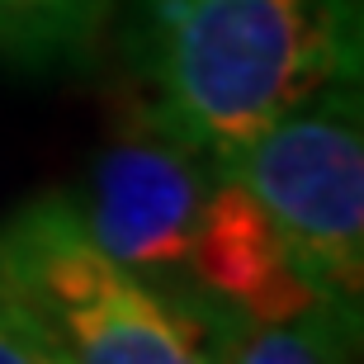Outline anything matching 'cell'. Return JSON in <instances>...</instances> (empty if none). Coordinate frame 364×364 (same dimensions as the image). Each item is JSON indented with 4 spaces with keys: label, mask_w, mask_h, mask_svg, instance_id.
Instances as JSON below:
<instances>
[{
    "label": "cell",
    "mask_w": 364,
    "mask_h": 364,
    "mask_svg": "<svg viewBox=\"0 0 364 364\" xmlns=\"http://www.w3.org/2000/svg\"><path fill=\"white\" fill-rule=\"evenodd\" d=\"M147 105L213 161L360 71V0H123Z\"/></svg>",
    "instance_id": "6da1fadb"
},
{
    "label": "cell",
    "mask_w": 364,
    "mask_h": 364,
    "mask_svg": "<svg viewBox=\"0 0 364 364\" xmlns=\"http://www.w3.org/2000/svg\"><path fill=\"white\" fill-rule=\"evenodd\" d=\"M0 294L71 364H218V336L237 322L213 298L161 294L109 260L71 194H43L0 228Z\"/></svg>",
    "instance_id": "7a4b0ae2"
},
{
    "label": "cell",
    "mask_w": 364,
    "mask_h": 364,
    "mask_svg": "<svg viewBox=\"0 0 364 364\" xmlns=\"http://www.w3.org/2000/svg\"><path fill=\"white\" fill-rule=\"evenodd\" d=\"M218 176L265 208L308 284L331 303H360L364 284V133L360 71L308 95L260 128Z\"/></svg>",
    "instance_id": "3957f363"
},
{
    "label": "cell",
    "mask_w": 364,
    "mask_h": 364,
    "mask_svg": "<svg viewBox=\"0 0 364 364\" xmlns=\"http://www.w3.org/2000/svg\"><path fill=\"white\" fill-rule=\"evenodd\" d=\"M218 180L208 151L176 133L156 109H142L105 142L90 194L76 199L90 242L161 294L185 289V265L203 199Z\"/></svg>",
    "instance_id": "277c9868"
},
{
    "label": "cell",
    "mask_w": 364,
    "mask_h": 364,
    "mask_svg": "<svg viewBox=\"0 0 364 364\" xmlns=\"http://www.w3.org/2000/svg\"><path fill=\"white\" fill-rule=\"evenodd\" d=\"M185 289L223 303L246 322H284L317 303H331L294 265L265 208L228 176H218L203 199L185 265Z\"/></svg>",
    "instance_id": "5b68a950"
},
{
    "label": "cell",
    "mask_w": 364,
    "mask_h": 364,
    "mask_svg": "<svg viewBox=\"0 0 364 364\" xmlns=\"http://www.w3.org/2000/svg\"><path fill=\"white\" fill-rule=\"evenodd\" d=\"M123 0H0V67L5 71H76L100 48Z\"/></svg>",
    "instance_id": "8992f818"
},
{
    "label": "cell",
    "mask_w": 364,
    "mask_h": 364,
    "mask_svg": "<svg viewBox=\"0 0 364 364\" xmlns=\"http://www.w3.org/2000/svg\"><path fill=\"white\" fill-rule=\"evenodd\" d=\"M360 308L317 303L284 322H237L218 336V364H355Z\"/></svg>",
    "instance_id": "52a82bcc"
},
{
    "label": "cell",
    "mask_w": 364,
    "mask_h": 364,
    "mask_svg": "<svg viewBox=\"0 0 364 364\" xmlns=\"http://www.w3.org/2000/svg\"><path fill=\"white\" fill-rule=\"evenodd\" d=\"M0 364H71V355L10 294H0Z\"/></svg>",
    "instance_id": "ba28073f"
}]
</instances>
